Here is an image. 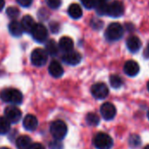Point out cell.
I'll return each instance as SVG.
<instances>
[{"label":"cell","instance_id":"cell-32","mask_svg":"<svg viewBox=\"0 0 149 149\" xmlns=\"http://www.w3.org/2000/svg\"><path fill=\"white\" fill-rule=\"evenodd\" d=\"M30 149H45V147L39 143H35V144H32L31 147L30 148Z\"/></svg>","mask_w":149,"mask_h":149},{"label":"cell","instance_id":"cell-39","mask_svg":"<svg viewBox=\"0 0 149 149\" xmlns=\"http://www.w3.org/2000/svg\"><path fill=\"white\" fill-rule=\"evenodd\" d=\"M102 1H106V2H107V0H102Z\"/></svg>","mask_w":149,"mask_h":149},{"label":"cell","instance_id":"cell-26","mask_svg":"<svg viewBox=\"0 0 149 149\" xmlns=\"http://www.w3.org/2000/svg\"><path fill=\"white\" fill-rule=\"evenodd\" d=\"M6 13L8 15V17L10 18L15 19L19 16V10L17 7H13V6H10L7 8L6 10Z\"/></svg>","mask_w":149,"mask_h":149},{"label":"cell","instance_id":"cell-15","mask_svg":"<svg viewBox=\"0 0 149 149\" xmlns=\"http://www.w3.org/2000/svg\"><path fill=\"white\" fill-rule=\"evenodd\" d=\"M127 46L131 52L135 53V52H139L141 47V39L136 36H132L127 40Z\"/></svg>","mask_w":149,"mask_h":149},{"label":"cell","instance_id":"cell-1","mask_svg":"<svg viewBox=\"0 0 149 149\" xmlns=\"http://www.w3.org/2000/svg\"><path fill=\"white\" fill-rule=\"evenodd\" d=\"M0 98L3 101L14 105H19L23 100V95L21 92L13 88H7L3 90L0 93Z\"/></svg>","mask_w":149,"mask_h":149},{"label":"cell","instance_id":"cell-20","mask_svg":"<svg viewBox=\"0 0 149 149\" xmlns=\"http://www.w3.org/2000/svg\"><path fill=\"white\" fill-rule=\"evenodd\" d=\"M82 9L78 3H72L68 8V14L74 19H79L82 17Z\"/></svg>","mask_w":149,"mask_h":149},{"label":"cell","instance_id":"cell-24","mask_svg":"<svg viewBox=\"0 0 149 149\" xmlns=\"http://www.w3.org/2000/svg\"><path fill=\"white\" fill-rule=\"evenodd\" d=\"M86 123L89 125V126H97L99 125L100 123V117L96 114V113H90L86 115Z\"/></svg>","mask_w":149,"mask_h":149},{"label":"cell","instance_id":"cell-28","mask_svg":"<svg viewBox=\"0 0 149 149\" xmlns=\"http://www.w3.org/2000/svg\"><path fill=\"white\" fill-rule=\"evenodd\" d=\"M129 144L132 147H138L141 144V139L138 135H132L129 139Z\"/></svg>","mask_w":149,"mask_h":149},{"label":"cell","instance_id":"cell-10","mask_svg":"<svg viewBox=\"0 0 149 149\" xmlns=\"http://www.w3.org/2000/svg\"><path fill=\"white\" fill-rule=\"evenodd\" d=\"M100 113L106 120H111L116 115V108L112 103L106 102L100 107Z\"/></svg>","mask_w":149,"mask_h":149},{"label":"cell","instance_id":"cell-2","mask_svg":"<svg viewBox=\"0 0 149 149\" xmlns=\"http://www.w3.org/2000/svg\"><path fill=\"white\" fill-rule=\"evenodd\" d=\"M50 132L55 140H63L67 134V126L60 120L53 121L50 126Z\"/></svg>","mask_w":149,"mask_h":149},{"label":"cell","instance_id":"cell-7","mask_svg":"<svg viewBox=\"0 0 149 149\" xmlns=\"http://www.w3.org/2000/svg\"><path fill=\"white\" fill-rule=\"evenodd\" d=\"M91 93L93 96L97 100H104L109 94L108 87L104 83H97L94 84L91 88Z\"/></svg>","mask_w":149,"mask_h":149},{"label":"cell","instance_id":"cell-16","mask_svg":"<svg viewBox=\"0 0 149 149\" xmlns=\"http://www.w3.org/2000/svg\"><path fill=\"white\" fill-rule=\"evenodd\" d=\"M73 41L69 37H63L59 39L58 42V47L60 50H62L65 52H68L72 51L73 49Z\"/></svg>","mask_w":149,"mask_h":149},{"label":"cell","instance_id":"cell-4","mask_svg":"<svg viewBox=\"0 0 149 149\" xmlns=\"http://www.w3.org/2000/svg\"><path fill=\"white\" fill-rule=\"evenodd\" d=\"M93 145L97 149H111L113 145V141L108 134L99 133L93 139Z\"/></svg>","mask_w":149,"mask_h":149},{"label":"cell","instance_id":"cell-19","mask_svg":"<svg viewBox=\"0 0 149 149\" xmlns=\"http://www.w3.org/2000/svg\"><path fill=\"white\" fill-rule=\"evenodd\" d=\"M9 31L14 37H20L24 31L21 23H18L15 20L11 21L9 24Z\"/></svg>","mask_w":149,"mask_h":149},{"label":"cell","instance_id":"cell-35","mask_svg":"<svg viewBox=\"0 0 149 149\" xmlns=\"http://www.w3.org/2000/svg\"><path fill=\"white\" fill-rule=\"evenodd\" d=\"M148 91H149V81H148Z\"/></svg>","mask_w":149,"mask_h":149},{"label":"cell","instance_id":"cell-22","mask_svg":"<svg viewBox=\"0 0 149 149\" xmlns=\"http://www.w3.org/2000/svg\"><path fill=\"white\" fill-rule=\"evenodd\" d=\"M107 6L108 3H107L106 1L102 0H96V4H95V9L98 14L100 15H105L107 12Z\"/></svg>","mask_w":149,"mask_h":149},{"label":"cell","instance_id":"cell-11","mask_svg":"<svg viewBox=\"0 0 149 149\" xmlns=\"http://www.w3.org/2000/svg\"><path fill=\"white\" fill-rule=\"evenodd\" d=\"M82 59V57L80 55V53H79L78 52L75 51H71L68 52H65L63 57H62V60L70 65H76L80 63Z\"/></svg>","mask_w":149,"mask_h":149},{"label":"cell","instance_id":"cell-34","mask_svg":"<svg viewBox=\"0 0 149 149\" xmlns=\"http://www.w3.org/2000/svg\"><path fill=\"white\" fill-rule=\"evenodd\" d=\"M144 149H149V145H148V146H146V147L144 148Z\"/></svg>","mask_w":149,"mask_h":149},{"label":"cell","instance_id":"cell-38","mask_svg":"<svg viewBox=\"0 0 149 149\" xmlns=\"http://www.w3.org/2000/svg\"><path fill=\"white\" fill-rule=\"evenodd\" d=\"M148 52H149V44H148Z\"/></svg>","mask_w":149,"mask_h":149},{"label":"cell","instance_id":"cell-5","mask_svg":"<svg viewBox=\"0 0 149 149\" xmlns=\"http://www.w3.org/2000/svg\"><path fill=\"white\" fill-rule=\"evenodd\" d=\"M48 59V53L45 49L42 48H36L33 50L31 55V63L35 66H43L46 64Z\"/></svg>","mask_w":149,"mask_h":149},{"label":"cell","instance_id":"cell-12","mask_svg":"<svg viewBox=\"0 0 149 149\" xmlns=\"http://www.w3.org/2000/svg\"><path fill=\"white\" fill-rule=\"evenodd\" d=\"M124 72L127 76H136L140 72V65L134 60H128L124 65Z\"/></svg>","mask_w":149,"mask_h":149},{"label":"cell","instance_id":"cell-18","mask_svg":"<svg viewBox=\"0 0 149 149\" xmlns=\"http://www.w3.org/2000/svg\"><path fill=\"white\" fill-rule=\"evenodd\" d=\"M36 23L34 21V19L32 18V17L26 15L24 17H23L22 21H21V25L23 27L24 31L25 32H31L33 29V27L35 26Z\"/></svg>","mask_w":149,"mask_h":149},{"label":"cell","instance_id":"cell-21","mask_svg":"<svg viewBox=\"0 0 149 149\" xmlns=\"http://www.w3.org/2000/svg\"><path fill=\"white\" fill-rule=\"evenodd\" d=\"M58 45L53 39H50L45 44V51L51 56H56L58 52Z\"/></svg>","mask_w":149,"mask_h":149},{"label":"cell","instance_id":"cell-8","mask_svg":"<svg viewBox=\"0 0 149 149\" xmlns=\"http://www.w3.org/2000/svg\"><path fill=\"white\" fill-rule=\"evenodd\" d=\"M124 13V5L119 0H114L108 3L107 14L112 17H119Z\"/></svg>","mask_w":149,"mask_h":149},{"label":"cell","instance_id":"cell-29","mask_svg":"<svg viewBox=\"0 0 149 149\" xmlns=\"http://www.w3.org/2000/svg\"><path fill=\"white\" fill-rule=\"evenodd\" d=\"M84 7L86 9H93L95 7L96 4V0H80Z\"/></svg>","mask_w":149,"mask_h":149},{"label":"cell","instance_id":"cell-3","mask_svg":"<svg viewBox=\"0 0 149 149\" xmlns=\"http://www.w3.org/2000/svg\"><path fill=\"white\" fill-rule=\"evenodd\" d=\"M124 29L119 23H112L108 25L106 31V37L110 41H116L122 38Z\"/></svg>","mask_w":149,"mask_h":149},{"label":"cell","instance_id":"cell-25","mask_svg":"<svg viewBox=\"0 0 149 149\" xmlns=\"http://www.w3.org/2000/svg\"><path fill=\"white\" fill-rule=\"evenodd\" d=\"M122 79L118 75H112L110 77V84L113 88H120L122 86Z\"/></svg>","mask_w":149,"mask_h":149},{"label":"cell","instance_id":"cell-27","mask_svg":"<svg viewBox=\"0 0 149 149\" xmlns=\"http://www.w3.org/2000/svg\"><path fill=\"white\" fill-rule=\"evenodd\" d=\"M46 4L52 9H58L61 5V0H45Z\"/></svg>","mask_w":149,"mask_h":149},{"label":"cell","instance_id":"cell-23","mask_svg":"<svg viewBox=\"0 0 149 149\" xmlns=\"http://www.w3.org/2000/svg\"><path fill=\"white\" fill-rule=\"evenodd\" d=\"M10 128V122L5 117H0V134H6Z\"/></svg>","mask_w":149,"mask_h":149},{"label":"cell","instance_id":"cell-36","mask_svg":"<svg viewBox=\"0 0 149 149\" xmlns=\"http://www.w3.org/2000/svg\"><path fill=\"white\" fill-rule=\"evenodd\" d=\"M0 149H10V148H1Z\"/></svg>","mask_w":149,"mask_h":149},{"label":"cell","instance_id":"cell-9","mask_svg":"<svg viewBox=\"0 0 149 149\" xmlns=\"http://www.w3.org/2000/svg\"><path fill=\"white\" fill-rule=\"evenodd\" d=\"M5 118L10 123H17L21 120V111L16 107H8L4 110Z\"/></svg>","mask_w":149,"mask_h":149},{"label":"cell","instance_id":"cell-13","mask_svg":"<svg viewBox=\"0 0 149 149\" xmlns=\"http://www.w3.org/2000/svg\"><path fill=\"white\" fill-rule=\"evenodd\" d=\"M49 73L53 77V78H60L63 73H64V69L62 65H60L59 62L56 60H52L48 67Z\"/></svg>","mask_w":149,"mask_h":149},{"label":"cell","instance_id":"cell-30","mask_svg":"<svg viewBox=\"0 0 149 149\" xmlns=\"http://www.w3.org/2000/svg\"><path fill=\"white\" fill-rule=\"evenodd\" d=\"M50 149H62L63 148V145L61 144V142L58 140H55L54 141H52L49 145Z\"/></svg>","mask_w":149,"mask_h":149},{"label":"cell","instance_id":"cell-31","mask_svg":"<svg viewBox=\"0 0 149 149\" xmlns=\"http://www.w3.org/2000/svg\"><path fill=\"white\" fill-rule=\"evenodd\" d=\"M17 2L22 7H29L31 4L32 0H17Z\"/></svg>","mask_w":149,"mask_h":149},{"label":"cell","instance_id":"cell-33","mask_svg":"<svg viewBox=\"0 0 149 149\" xmlns=\"http://www.w3.org/2000/svg\"><path fill=\"white\" fill-rule=\"evenodd\" d=\"M3 6H4V0H0V10H3Z\"/></svg>","mask_w":149,"mask_h":149},{"label":"cell","instance_id":"cell-14","mask_svg":"<svg viewBox=\"0 0 149 149\" xmlns=\"http://www.w3.org/2000/svg\"><path fill=\"white\" fill-rule=\"evenodd\" d=\"M38 119L32 115V114H28L24 117L23 120V126L24 127L28 130V131H33L38 127Z\"/></svg>","mask_w":149,"mask_h":149},{"label":"cell","instance_id":"cell-37","mask_svg":"<svg viewBox=\"0 0 149 149\" xmlns=\"http://www.w3.org/2000/svg\"><path fill=\"white\" fill-rule=\"evenodd\" d=\"M148 119H149V111H148Z\"/></svg>","mask_w":149,"mask_h":149},{"label":"cell","instance_id":"cell-17","mask_svg":"<svg viewBox=\"0 0 149 149\" xmlns=\"http://www.w3.org/2000/svg\"><path fill=\"white\" fill-rule=\"evenodd\" d=\"M31 145V139L27 135L19 136L16 141V146L18 149H30Z\"/></svg>","mask_w":149,"mask_h":149},{"label":"cell","instance_id":"cell-6","mask_svg":"<svg viewBox=\"0 0 149 149\" xmlns=\"http://www.w3.org/2000/svg\"><path fill=\"white\" fill-rule=\"evenodd\" d=\"M31 33L32 38L38 43L45 42L48 38V31L46 27L42 24H36Z\"/></svg>","mask_w":149,"mask_h":149}]
</instances>
